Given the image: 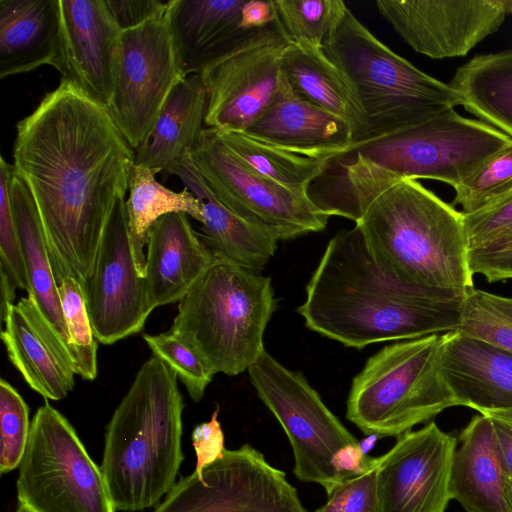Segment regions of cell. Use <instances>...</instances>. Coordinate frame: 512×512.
I'll return each mask as SVG.
<instances>
[{"instance_id":"1","label":"cell","mask_w":512,"mask_h":512,"mask_svg":"<svg viewBox=\"0 0 512 512\" xmlns=\"http://www.w3.org/2000/svg\"><path fill=\"white\" fill-rule=\"evenodd\" d=\"M13 160L39 212L57 284L71 277L82 288L128 190L135 151L105 106L61 80L17 123Z\"/></svg>"},{"instance_id":"2","label":"cell","mask_w":512,"mask_h":512,"mask_svg":"<svg viewBox=\"0 0 512 512\" xmlns=\"http://www.w3.org/2000/svg\"><path fill=\"white\" fill-rule=\"evenodd\" d=\"M463 298L387 273L374 261L355 225L328 242L297 311L310 330L362 349L456 331Z\"/></svg>"},{"instance_id":"3","label":"cell","mask_w":512,"mask_h":512,"mask_svg":"<svg viewBox=\"0 0 512 512\" xmlns=\"http://www.w3.org/2000/svg\"><path fill=\"white\" fill-rule=\"evenodd\" d=\"M512 138L454 109L418 124L365 138L331 155L306 190L327 216L344 217L359 194L401 179H432L453 188Z\"/></svg>"},{"instance_id":"4","label":"cell","mask_w":512,"mask_h":512,"mask_svg":"<svg viewBox=\"0 0 512 512\" xmlns=\"http://www.w3.org/2000/svg\"><path fill=\"white\" fill-rule=\"evenodd\" d=\"M346 218L393 277L461 296L474 288L464 214L417 180H396L357 195Z\"/></svg>"},{"instance_id":"5","label":"cell","mask_w":512,"mask_h":512,"mask_svg":"<svg viewBox=\"0 0 512 512\" xmlns=\"http://www.w3.org/2000/svg\"><path fill=\"white\" fill-rule=\"evenodd\" d=\"M177 380L167 364L150 357L106 426L100 468L116 511L157 506L176 483L184 459Z\"/></svg>"},{"instance_id":"6","label":"cell","mask_w":512,"mask_h":512,"mask_svg":"<svg viewBox=\"0 0 512 512\" xmlns=\"http://www.w3.org/2000/svg\"><path fill=\"white\" fill-rule=\"evenodd\" d=\"M271 278L216 259L178 302L169 330L213 374L235 376L263 353L276 310Z\"/></svg>"},{"instance_id":"7","label":"cell","mask_w":512,"mask_h":512,"mask_svg":"<svg viewBox=\"0 0 512 512\" xmlns=\"http://www.w3.org/2000/svg\"><path fill=\"white\" fill-rule=\"evenodd\" d=\"M444 334L397 341L368 358L352 380L346 418L366 435L398 438L459 406L443 373Z\"/></svg>"},{"instance_id":"8","label":"cell","mask_w":512,"mask_h":512,"mask_svg":"<svg viewBox=\"0 0 512 512\" xmlns=\"http://www.w3.org/2000/svg\"><path fill=\"white\" fill-rule=\"evenodd\" d=\"M324 49L356 91L368 124L365 138L394 132L461 106L459 93L449 83L431 77L393 52L350 9Z\"/></svg>"},{"instance_id":"9","label":"cell","mask_w":512,"mask_h":512,"mask_svg":"<svg viewBox=\"0 0 512 512\" xmlns=\"http://www.w3.org/2000/svg\"><path fill=\"white\" fill-rule=\"evenodd\" d=\"M28 512H115L101 468L69 421L48 402L31 422L16 481Z\"/></svg>"},{"instance_id":"10","label":"cell","mask_w":512,"mask_h":512,"mask_svg":"<svg viewBox=\"0 0 512 512\" xmlns=\"http://www.w3.org/2000/svg\"><path fill=\"white\" fill-rule=\"evenodd\" d=\"M248 373L258 397L289 439L295 476L300 481L320 484L328 495L342 482L332 464L333 457L359 441L301 373L286 368L266 350Z\"/></svg>"},{"instance_id":"11","label":"cell","mask_w":512,"mask_h":512,"mask_svg":"<svg viewBox=\"0 0 512 512\" xmlns=\"http://www.w3.org/2000/svg\"><path fill=\"white\" fill-rule=\"evenodd\" d=\"M188 154L223 205L276 239H293L326 228L329 216L306 193L287 189L254 171L215 129L205 128Z\"/></svg>"},{"instance_id":"12","label":"cell","mask_w":512,"mask_h":512,"mask_svg":"<svg viewBox=\"0 0 512 512\" xmlns=\"http://www.w3.org/2000/svg\"><path fill=\"white\" fill-rule=\"evenodd\" d=\"M167 10L122 31L116 53L107 109L134 151L147 143L170 92L186 77L178 63Z\"/></svg>"},{"instance_id":"13","label":"cell","mask_w":512,"mask_h":512,"mask_svg":"<svg viewBox=\"0 0 512 512\" xmlns=\"http://www.w3.org/2000/svg\"><path fill=\"white\" fill-rule=\"evenodd\" d=\"M154 512H308L286 473L249 444L182 477Z\"/></svg>"},{"instance_id":"14","label":"cell","mask_w":512,"mask_h":512,"mask_svg":"<svg viewBox=\"0 0 512 512\" xmlns=\"http://www.w3.org/2000/svg\"><path fill=\"white\" fill-rule=\"evenodd\" d=\"M288 44L275 19L198 74L207 94V128L245 131L266 111L283 80Z\"/></svg>"},{"instance_id":"15","label":"cell","mask_w":512,"mask_h":512,"mask_svg":"<svg viewBox=\"0 0 512 512\" xmlns=\"http://www.w3.org/2000/svg\"><path fill=\"white\" fill-rule=\"evenodd\" d=\"M124 197L116 200L82 286L95 337L106 345L139 333L153 311L133 255Z\"/></svg>"},{"instance_id":"16","label":"cell","mask_w":512,"mask_h":512,"mask_svg":"<svg viewBox=\"0 0 512 512\" xmlns=\"http://www.w3.org/2000/svg\"><path fill=\"white\" fill-rule=\"evenodd\" d=\"M378 11L416 52L467 55L512 14V0H378Z\"/></svg>"},{"instance_id":"17","label":"cell","mask_w":512,"mask_h":512,"mask_svg":"<svg viewBox=\"0 0 512 512\" xmlns=\"http://www.w3.org/2000/svg\"><path fill=\"white\" fill-rule=\"evenodd\" d=\"M457 443L434 421L399 436L379 460L381 512H444Z\"/></svg>"},{"instance_id":"18","label":"cell","mask_w":512,"mask_h":512,"mask_svg":"<svg viewBox=\"0 0 512 512\" xmlns=\"http://www.w3.org/2000/svg\"><path fill=\"white\" fill-rule=\"evenodd\" d=\"M60 29L53 67L61 80L107 108L121 30L104 0H59Z\"/></svg>"},{"instance_id":"19","label":"cell","mask_w":512,"mask_h":512,"mask_svg":"<svg viewBox=\"0 0 512 512\" xmlns=\"http://www.w3.org/2000/svg\"><path fill=\"white\" fill-rule=\"evenodd\" d=\"M3 322L8 358L26 383L46 399H64L74 388L76 365L33 296L12 305Z\"/></svg>"},{"instance_id":"20","label":"cell","mask_w":512,"mask_h":512,"mask_svg":"<svg viewBox=\"0 0 512 512\" xmlns=\"http://www.w3.org/2000/svg\"><path fill=\"white\" fill-rule=\"evenodd\" d=\"M188 215H164L148 235L145 282L151 308L179 302L216 260Z\"/></svg>"},{"instance_id":"21","label":"cell","mask_w":512,"mask_h":512,"mask_svg":"<svg viewBox=\"0 0 512 512\" xmlns=\"http://www.w3.org/2000/svg\"><path fill=\"white\" fill-rule=\"evenodd\" d=\"M245 0H171L169 27L179 66L187 77L199 74L256 30L241 26Z\"/></svg>"},{"instance_id":"22","label":"cell","mask_w":512,"mask_h":512,"mask_svg":"<svg viewBox=\"0 0 512 512\" xmlns=\"http://www.w3.org/2000/svg\"><path fill=\"white\" fill-rule=\"evenodd\" d=\"M444 336L443 373L458 405L512 415V355L456 331Z\"/></svg>"},{"instance_id":"23","label":"cell","mask_w":512,"mask_h":512,"mask_svg":"<svg viewBox=\"0 0 512 512\" xmlns=\"http://www.w3.org/2000/svg\"><path fill=\"white\" fill-rule=\"evenodd\" d=\"M243 132L304 154L334 155L354 142L344 120L298 97L284 75L270 106Z\"/></svg>"},{"instance_id":"24","label":"cell","mask_w":512,"mask_h":512,"mask_svg":"<svg viewBox=\"0 0 512 512\" xmlns=\"http://www.w3.org/2000/svg\"><path fill=\"white\" fill-rule=\"evenodd\" d=\"M457 440L450 474L451 499L465 512H510L491 419L474 416Z\"/></svg>"},{"instance_id":"25","label":"cell","mask_w":512,"mask_h":512,"mask_svg":"<svg viewBox=\"0 0 512 512\" xmlns=\"http://www.w3.org/2000/svg\"><path fill=\"white\" fill-rule=\"evenodd\" d=\"M281 70L298 97L344 120L351 128L354 142L366 137L367 119L356 91L324 47L289 43L282 56Z\"/></svg>"},{"instance_id":"26","label":"cell","mask_w":512,"mask_h":512,"mask_svg":"<svg viewBox=\"0 0 512 512\" xmlns=\"http://www.w3.org/2000/svg\"><path fill=\"white\" fill-rule=\"evenodd\" d=\"M175 174L201 203L203 222L199 236L214 257L261 273L275 254L278 239L223 205L204 182L189 154Z\"/></svg>"},{"instance_id":"27","label":"cell","mask_w":512,"mask_h":512,"mask_svg":"<svg viewBox=\"0 0 512 512\" xmlns=\"http://www.w3.org/2000/svg\"><path fill=\"white\" fill-rule=\"evenodd\" d=\"M59 0H0V78L53 65Z\"/></svg>"},{"instance_id":"28","label":"cell","mask_w":512,"mask_h":512,"mask_svg":"<svg viewBox=\"0 0 512 512\" xmlns=\"http://www.w3.org/2000/svg\"><path fill=\"white\" fill-rule=\"evenodd\" d=\"M207 94L200 75L180 80L170 92L147 143L135 151V162L175 174L199 140Z\"/></svg>"},{"instance_id":"29","label":"cell","mask_w":512,"mask_h":512,"mask_svg":"<svg viewBox=\"0 0 512 512\" xmlns=\"http://www.w3.org/2000/svg\"><path fill=\"white\" fill-rule=\"evenodd\" d=\"M10 193L15 225L29 281L30 290L27 294L33 296L45 318L69 350V334L42 221L26 182L14 167Z\"/></svg>"},{"instance_id":"30","label":"cell","mask_w":512,"mask_h":512,"mask_svg":"<svg viewBox=\"0 0 512 512\" xmlns=\"http://www.w3.org/2000/svg\"><path fill=\"white\" fill-rule=\"evenodd\" d=\"M449 85L461 106L512 138V51L476 55L460 66Z\"/></svg>"},{"instance_id":"31","label":"cell","mask_w":512,"mask_h":512,"mask_svg":"<svg viewBox=\"0 0 512 512\" xmlns=\"http://www.w3.org/2000/svg\"><path fill=\"white\" fill-rule=\"evenodd\" d=\"M158 172L147 166L130 163L128 168L129 197L125 201L129 237L140 274L145 276L148 235L154 223L166 214L181 212L203 222V210L198 198L186 187L180 192L160 184Z\"/></svg>"},{"instance_id":"32","label":"cell","mask_w":512,"mask_h":512,"mask_svg":"<svg viewBox=\"0 0 512 512\" xmlns=\"http://www.w3.org/2000/svg\"><path fill=\"white\" fill-rule=\"evenodd\" d=\"M217 132L226 146L254 171L297 192L306 193L309 184L331 156L288 150L263 142L243 131Z\"/></svg>"},{"instance_id":"33","label":"cell","mask_w":512,"mask_h":512,"mask_svg":"<svg viewBox=\"0 0 512 512\" xmlns=\"http://www.w3.org/2000/svg\"><path fill=\"white\" fill-rule=\"evenodd\" d=\"M275 19L289 43L326 47L348 11L342 0H273Z\"/></svg>"},{"instance_id":"34","label":"cell","mask_w":512,"mask_h":512,"mask_svg":"<svg viewBox=\"0 0 512 512\" xmlns=\"http://www.w3.org/2000/svg\"><path fill=\"white\" fill-rule=\"evenodd\" d=\"M456 332L512 355V297L472 288L461 302Z\"/></svg>"},{"instance_id":"35","label":"cell","mask_w":512,"mask_h":512,"mask_svg":"<svg viewBox=\"0 0 512 512\" xmlns=\"http://www.w3.org/2000/svg\"><path fill=\"white\" fill-rule=\"evenodd\" d=\"M62 311L69 334V351L76 365V374L84 380L97 377V339L87 312L80 284L71 277L58 284Z\"/></svg>"},{"instance_id":"36","label":"cell","mask_w":512,"mask_h":512,"mask_svg":"<svg viewBox=\"0 0 512 512\" xmlns=\"http://www.w3.org/2000/svg\"><path fill=\"white\" fill-rule=\"evenodd\" d=\"M453 189V204L459 205L464 214L481 211L512 194V144Z\"/></svg>"},{"instance_id":"37","label":"cell","mask_w":512,"mask_h":512,"mask_svg":"<svg viewBox=\"0 0 512 512\" xmlns=\"http://www.w3.org/2000/svg\"><path fill=\"white\" fill-rule=\"evenodd\" d=\"M0 472L19 467L30 436L29 408L18 391L0 380Z\"/></svg>"},{"instance_id":"38","label":"cell","mask_w":512,"mask_h":512,"mask_svg":"<svg viewBox=\"0 0 512 512\" xmlns=\"http://www.w3.org/2000/svg\"><path fill=\"white\" fill-rule=\"evenodd\" d=\"M143 339L153 353L167 364L185 385L189 396L202 400L213 374L196 354L169 331L157 335L144 334Z\"/></svg>"},{"instance_id":"39","label":"cell","mask_w":512,"mask_h":512,"mask_svg":"<svg viewBox=\"0 0 512 512\" xmlns=\"http://www.w3.org/2000/svg\"><path fill=\"white\" fill-rule=\"evenodd\" d=\"M13 165L0 158V268L17 288L30 290L26 267L19 243L11 202L10 182Z\"/></svg>"},{"instance_id":"40","label":"cell","mask_w":512,"mask_h":512,"mask_svg":"<svg viewBox=\"0 0 512 512\" xmlns=\"http://www.w3.org/2000/svg\"><path fill=\"white\" fill-rule=\"evenodd\" d=\"M377 463L365 473L339 483L316 512H381L377 489Z\"/></svg>"},{"instance_id":"41","label":"cell","mask_w":512,"mask_h":512,"mask_svg":"<svg viewBox=\"0 0 512 512\" xmlns=\"http://www.w3.org/2000/svg\"><path fill=\"white\" fill-rule=\"evenodd\" d=\"M472 275L480 274L493 283L512 279V227L468 251Z\"/></svg>"},{"instance_id":"42","label":"cell","mask_w":512,"mask_h":512,"mask_svg":"<svg viewBox=\"0 0 512 512\" xmlns=\"http://www.w3.org/2000/svg\"><path fill=\"white\" fill-rule=\"evenodd\" d=\"M464 226L469 249L480 246L511 228L512 194L481 211L464 214Z\"/></svg>"},{"instance_id":"43","label":"cell","mask_w":512,"mask_h":512,"mask_svg":"<svg viewBox=\"0 0 512 512\" xmlns=\"http://www.w3.org/2000/svg\"><path fill=\"white\" fill-rule=\"evenodd\" d=\"M104 2L122 32L138 27L166 11L171 0H104Z\"/></svg>"},{"instance_id":"44","label":"cell","mask_w":512,"mask_h":512,"mask_svg":"<svg viewBox=\"0 0 512 512\" xmlns=\"http://www.w3.org/2000/svg\"><path fill=\"white\" fill-rule=\"evenodd\" d=\"M219 406L208 422L197 425L192 432V444L196 452V472L217 460L226 449L224 434L218 421Z\"/></svg>"},{"instance_id":"45","label":"cell","mask_w":512,"mask_h":512,"mask_svg":"<svg viewBox=\"0 0 512 512\" xmlns=\"http://www.w3.org/2000/svg\"><path fill=\"white\" fill-rule=\"evenodd\" d=\"M378 461V457L364 454L360 443L350 444L339 450L333 457L332 464L342 481L365 473Z\"/></svg>"},{"instance_id":"46","label":"cell","mask_w":512,"mask_h":512,"mask_svg":"<svg viewBox=\"0 0 512 512\" xmlns=\"http://www.w3.org/2000/svg\"><path fill=\"white\" fill-rule=\"evenodd\" d=\"M485 416L492 421L496 450L502 467L505 473L512 475V415L489 413Z\"/></svg>"},{"instance_id":"47","label":"cell","mask_w":512,"mask_h":512,"mask_svg":"<svg viewBox=\"0 0 512 512\" xmlns=\"http://www.w3.org/2000/svg\"><path fill=\"white\" fill-rule=\"evenodd\" d=\"M275 21V10L272 1H245L241 9V26L245 30H256L266 27Z\"/></svg>"},{"instance_id":"48","label":"cell","mask_w":512,"mask_h":512,"mask_svg":"<svg viewBox=\"0 0 512 512\" xmlns=\"http://www.w3.org/2000/svg\"><path fill=\"white\" fill-rule=\"evenodd\" d=\"M1 274V318H5L9 308L15 304V290L17 286L11 277L0 268Z\"/></svg>"},{"instance_id":"49","label":"cell","mask_w":512,"mask_h":512,"mask_svg":"<svg viewBox=\"0 0 512 512\" xmlns=\"http://www.w3.org/2000/svg\"><path fill=\"white\" fill-rule=\"evenodd\" d=\"M379 439L376 435H367L365 439L359 441L360 447L364 454H367L369 450H371L375 444V442Z\"/></svg>"},{"instance_id":"50","label":"cell","mask_w":512,"mask_h":512,"mask_svg":"<svg viewBox=\"0 0 512 512\" xmlns=\"http://www.w3.org/2000/svg\"><path fill=\"white\" fill-rule=\"evenodd\" d=\"M505 490L510 512H512V475L505 473Z\"/></svg>"},{"instance_id":"51","label":"cell","mask_w":512,"mask_h":512,"mask_svg":"<svg viewBox=\"0 0 512 512\" xmlns=\"http://www.w3.org/2000/svg\"><path fill=\"white\" fill-rule=\"evenodd\" d=\"M15 512H28V511L26 509H24L23 507L19 506Z\"/></svg>"},{"instance_id":"52","label":"cell","mask_w":512,"mask_h":512,"mask_svg":"<svg viewBox=\"0 0 512 512\" xmlns=\"http://www.w3.org/2000/svg\"><path fill=\"white\" fill-rule=\"evenodd\" d=\"M510 50L512 51V48Z\"/></svg>"}]
</instances>
